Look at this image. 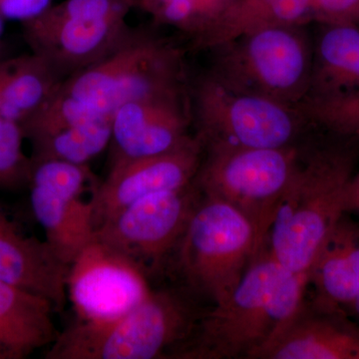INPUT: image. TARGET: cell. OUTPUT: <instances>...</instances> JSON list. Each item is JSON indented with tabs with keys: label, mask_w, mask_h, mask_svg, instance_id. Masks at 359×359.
I'll list each match as a JSON object with an SVG mask.
<instances>
[{
	"label": "cell",
	"mask_w": 359,
	"mask_h": 359,
	"mask_svg": "<svg viewBox=\"0 0 359 359\" xmlns=\"http://www.w3.org/2000/svg\"><path fill=\"white\" fill-rule=\"evenodd\" d=\"M204 157L195 135L163 154L112 161L109 172L91 195L96 229L132 203L153 194L191 185Z\"/></svg>",
	"instance_id": "5bb4252c"
},
{
	"label": "cell",
	"mask_w": 359,
	"mask_h": 359,
	"mask_svg": "<svg viewBox=\"0 0 359 359\" xmlns=\"http://www.w3.org/2000/svg\"><path fill=\"white\" fill-rule=\"evenodd\" d=\"M254 359H359V323L346 309L304 297Z\"/></svg>",
	"instance_id": "9a60e30c"
},
{
	"label": "cell",
	"mask_w": 359,
	"mask_h": 359,
	"mask_svg": "<svg viewBox=\"0 0 359 359\" xmlns=\"http://www.w3.org/2000/svg\"><path fill=\"white\" fill-rule=\"evenodd\" d=\"M93 182L88 165L59 160L32 161L30 204L47 244L70 266L95 238L91 197L83 195Z\"/></svg>",
	"instance_id": "8fae6325"
},
{
	"label": "cell",
	"mask_w": 359,
	"mask_h": 359,
	"mask_svg": "<svg viewBox=\"0 0 359 359\" xmlns=\"http://www.w3.org/2000/svg\"><path fill=\"white\" fill-rule=\"evenodd\" d=\"M133 1H134V0H133Z\"/></svg>",
	"instance_id": "4dcf8cb0"
},
{
	"label": "cell",
	"mask_w": 359,
	"mask_h": 359,
	"mask_svg": "<svg viewBox=\"0 0 359 359\" xmlns=\"http://www.w3.org/2000/svg\"><path fill=\"white\" fill-rule=\"evenodd\" d=\"M184 49L149 29L130 27L114 48L60 83V88L103 114L145 99H188Z\"/></svg>",
	"instance_id": "277c9868"
},
{
	"label": "cell",
	"mask_w": 359,
	"mask_h": 359,
	"mask_svg": "<svg viewBox=\"0 0 359 359\" xmlns=\"http://www.w3.org/2000/svg\"><path fill=\"white\" fill-rule=\"evenodd\" d=\"M133 6V0H63L23 21L26 41L63 81L119 43Z\"/></svg>",
	"instance_id": "9c48e42d"
},
{
	"label": "cell",
	"mask_w": 359,
	"mask_h": 359,
	"mask_svg": "<svg viewBox=\"0 0 359 359\" xmlns=\"http://www.w3.org/2000/svg\"><path fill=\"white\" fill-rule=\"evenodd\" d=\"M11 60L0 61V103L11 73Z\"/></svg>",
	"instance_id": "f1b7e54d"
},
{
	"label": "cell",
	"mask_w": 359,
	"mask_h": 359,
	"mask_svg": "<svg viewBox=\"0 0 359 359\" xmlns=\"http://www.w3.org/2000/svg\"><path fill=\"white\" fill-rule=\"evenodd\" d=\"M311 147L306 140L283 148L204 150L194 183L202 195L242 212L264 244L278 204Z\"/></svg>",
	"instance_id": "52a82bcc"
},
{
	"label": "cell",
	"mask_w": 359,
	"mask_h": 359,
	"mask_svg": "<svg viewBox=\"0 0 359 359\" xmlns=\"http://www.w3.org/2000/svg\"><path fill=\"white\" fill-rule=\"evenodd\" d=\"M25 139L18 123L0 117V190L29 184L32 159L23 151Z\"/></svg>",
	"instance_id": "cb8c5ba5"
},
{
	"label": "cell",
	"mask_w": 359,
	"mask_h": 359,
	"mask_svg": "<svg viewBox=\"0 0 359 359\" xmlns=\"http://www.w3.org/2000/svg\"><path fill=\"white\" fill-rule=\"evenodd\" d=\"M313 22L359 25V0H313Z\"/></svg>",
	"instance_id": "484cf974"
},
{
	"label": "cell",
	"mask_w": 359,
	"mask_h": 359,
	"mask_svg": "<svg viewBox=\"0 0 359 359\" xmlns=\"http://www.w3.org/2000/svg\"><path fill=\"white\" fill-rule=\"evenodd\" d=\"M136 264L94 240L69 266L66 294L77 321L105 323L128 313L152 290Z\"/></svg>",
	"instance_id": "7c38bea8"
},
{
	"label": "cell",
	"mask_w": 359,
	"mask_h": 359,
	"mask_svg": "<svg viewBox=\"0 0 359 359\" xmlns=\"http://www.w3.org/2000/svg\"><path fill=\"white\" fill-rule=\"evenodd\" d=\"M68 271L46 241L26 235L0 205V282L41 295L60 311Z\"/></svg>",
	"instance_id": "e0dca14e"
},
{
	"label": "cell",
	"mask_w": 359,
	"mask_h": 359,
	"mask_svg": "<svg viewBox=\"0 0 359 359\" xmlns=\"http://www.w3.org/2000/svg\"><path fill=\"white\" fill-rule=\"evenodd\" d=\"M59 86L20 124L32 143L30 159L88 165L110 145L112 118Z\"/></svg>",
	"instance_id": "4fadbf2b"
},
{
	"label": "cell",
	"mask_w": 359,
	"mask_h": 359,
	"mask_svg": "<svg viewBox=\"0 0 359 359\" xmlns=\"http://www.w3.org/2000/svg\"><path fill=\"white\" fill-rule=\"evenodd\" d=\"M344 212L359 215V171L347 183L344 196Z\"/></svg>",
	"instance_id": "83f0119b"
},
{
	"label": "cell",
	"mask_w": 359,
	"mask_h": 359,
	"mask_svg": "<svg viewBox=\"0 0 359 359\" xmlns=\"http://www.w3.org/2000/svg\"><path fill=\"white\" fill-rule=\"evenodd\" d=\"M263 245L242 212L202 195L175 255L188 287L215 306L228 301Z\"/></svg>",
	"instance_id": "ba28073f"
},
{
	"label": "cell",
	"mask_w": 359,
	"mask_h": 359,
	"mask_svg": "<svg viewBox=\"0 0 359 359\" xmlns=\"http://www.w3.org/2000/svg\"><path fill=\"white\" fill-rule=\"evenodd\" d=\"M49 299L0 282V359H25L49 347L59 332Z\"/></svg>",
	"instance_id": "ffe728a7"
},
{
	"label": "cell",
	"mask_w": 359,
	"mask_h": 359,
	"mask_svg": "<svg viewBox=\"0 0 359 359\" xmlns=\"http://www.w3.org/2000/svg\"><path fill=\"white\" fill-rule=\"evenodd\" d=\"M302 106L318 128L327 130L337 137L359 141V97L308 101Z\"/></svg>",
	"instance_id": "d4e9b609"
},
{
	"label": "cell",
	"mask_w": 359,
	"mask_h": 359,
	"mask_svg": "<svg viewBox=\"0 0 359 359\" xmlns=\"http://www.w3.org/2000/svg\"><path fill=\"white\" fill-rule=\"evenodd\" d=\"M201 316L181 292L152 290L138 306L115 320H75L59 332L45 358H178Z\"/></svg>",
	"instance_id": "3957f363"
},
{
	"label": "cell",
	"mask_w": 359,
	"mask_h": 359,
	"mask_svg": "<svg viewBox=\"0 0 359 359\" xmlns=\"http://www.w3.org/2000/svg\"><path fill=\"white\" fill-rule=\"evenodd\" d=\"M308 289V278L280 266L264 243L228 301L202 313L178 358L254 359Z\"/></svg>",
	"instance_id": "6da1fadb"
},
{
	"label": "cell",
	"mask_w": 359,
	"mask_h": 359,
	"mask_svg": "<svg viewBox=\"0 0 359 359\" xmlns=\"http://www.w3.org/2000/svg\"><path fill=\"white\" fill-rule=\"evenodd\" d=\"M314 299L346 309L359 297V224L344 212L328 233L308 273Z\"/></svg>",
	"instance_id": "d6986e66"
},
{
	"label": "cell",
	"mask_w": 359,
	"mask_h": 359,
	"mask_svg": "<svg viewBox=\"0 0 359 359\" xmlns=\"http://www.w3.org/2000/svg\"><path fill=\"white\" fill-rule=\"evenodd\" d=\"M346 313L353 318V320L359 323V297L351 306L346 309Z\"/></svg>",
	"instance_id": "f546056e"
},
{
	"label": "cell",
	"mask_w": 359,
	"mask_h": 359,
	"mask_svg": "<svg viewBox=\"0 0 359 359\" xmlns=\"http://www.w3.org/2000/svg\"><path fill=\"white\" fill-rule=\"evenodd\" d=\"M308 25L261 28L212 48L210 73L235 91L290 105L306 102L313 69Z\"/></svg>",
	"instance_id": "8992f818"
},
{
	"label": "cell",
	"mask_w": 359,
	"mask_h": 359,
	"mask_svg": "<svg viewBox=\"0 0 359 359\" xmlns=\"http://www.w3.org/2000/svg\"><path fill=\"white\" fill-rule=\"evenodd\" d=\"M313 22V0H235L198 45L196 50H211L254 30Z\"/></svg>",
	"instance_id": "44dd1931"
},
{
	"label": "cell",
	"mask_w": 359,
	"mask_h": 359,
	"mask_svg": "<svg viewBox=\"0 0 359 359\" xmlns=\"http://www.w3.org/2000/svg\"><path fill=\"white\" fill-rule=\"evenodd\" d=\"M192 125L190 98L125 104L112 115V161L169 152L193 136Z\"/></svg>",
	"instance_id": "2e32d148"
},
{
	"label": "cell",
	"mask_w": 359,
	"mask_h": 359,
	"mask_svg": "<svg viewBox=\"0 0 359 359\" xmlns=\"http://www.w3.org/2000/svg\"><path fill=\"white\" fill-rule=\"evenodd\" d=\"M355 140L311 145L283 195L266 240L283 268L308 278L314 257L344 212L347 183L354 174Z\"/></svg>",
	"instance_id": "7a4b0ae2"
},
{
	"label": "cell",
	"mask_w": 359,
	"mask_h": 359,
	"mask_svg": "<svg viewBox=\"0 0 359 359\" xmlns=\"http://www.w3.org/2000/svg\"><path fill=\"white\" fill-rule=\"evenodd\" d=\"M190 107L204 150L290 147L318 128L304 106L235 91L208 70L191 82Z\"/></svg>",
	"instance_id": "5b68a950"
},
{
	"label": "cell",
	"mask_w": 359,
	"mask_h": 359,
	"mask_svg": "<svg viewBox=\"0 0 359 359\" xmlns=\"http://www.w3.org/2000/svg\"><path fill=\"white\" fill-rule=\"evenodd\" d=\"M62 79L43 58L32 53L11 59L0 117L21 124L58 88Z\"/></svg>",
	"instance_id": "7402d4cb"
},
{
	"label": "cell",
	"mask_w": 359,
	"mask_h": 359,
	"mask_svg": "<svg viewBox=\"0 0 359 359\" xmlns=\"http://www.w3.org/2000/svg\"><path fill=\"white\" fill-rule=\"evenodd\" d=\"M318 25L313 35V69L306 102L359 97V25Z\"/></svg>",
	"instance_id": "ac0fdd59"
},
{
	"label": "cell",
	"mask_w": 359,
	"mask_h": 359,
	"mask_svg": "<svg viewBox=\"0 0 359 359\" xmlns=\"http://www.w3.org/2000/svg\"><path fill=\"white\" fill-rule=\"evenodd\" d=\"M202 197L195 183L153 194L123 208L95 231L96 240L127 257L149 278L176 252Z\"/></svg>",
	"instance_id": "30bf717a"
},
{
	"label": "cell",
	"mask_w": 359,
	"mask_h": 359,
	"mask_svg": "<svg viewBox=\"0 0 359 359\" xmlns=\"http://www.w3.org/2000/svg\"><path fill=\"white\" fill-rule=\"evenodd\" d=\"M235 0H134L158 25L169 26L190 40L193 49L211 32Z\"/></svg>",
	"instance_id": "603a6c76"
},
{
	"label": "cell",
	"mask_w": 359,
	"mask_h": 359,
	"mask_svg": "<svg viewBox=\"0 0 359 359\" xmlns=\"http://www.w3.org/2000/svg\"><path fill=\"white\" fill-rule=\"evenodd\" d=\"M51 4V0H0V16L6 20H30Z\"/></svg>",
	"instance_id": "4316f807"
}]
</instances>
